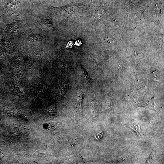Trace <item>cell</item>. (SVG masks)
Wrapping results in <instances>:
<instances>
[{"mask_svg": "<svg viewBox=\"0 0 164 164\" xmlns=\"http://www.w3.org/2000/svg\"><path fill=\"white\" fill-rule=\"evenodd\" d=\"M75 43V44L77 46H80L81 44V42L79 40H77L76 41Z\"/></svg>", "mask_w": 164, "mask_h": 164, "instance_id": "277c9868", "label": "cell"}, {"mask_svg": "<svg viewBox=\"0 0 164 164\" xmlns=\"http://www.w3.org/2000/svg\"><path fill=\"white\" fill-rule=\"evenodd\" d=\"M84 98V93L80 92L77 93L76 97V102L78 105L80 106L82 105Z\"/></svg>", "mask_w": 164, "mask_h": 164, "instance_id": "7a4b0ae2", "label": "cell"}, {"mask_svg": "<svg viewBox=\"0 0 164 164\" xmlns=\"http://www.w3.org/2000/svg\"><path fill=\"white\" fill-rule=\"evenodd\" d=\"M80 71L82 78L84 82L88 84H91L92 82V79L90 77L87 72L81 65Z\"/></svg>", "mask_w": 164, "mask_h": 164, "instance_id": "6da1fadb", "label": "cell"}, {"mask_svg": "<svg viewBox=\"0 0 164 164\" xmlns=\"http://www.w3.org/2000/svg\"><path fill=\"white\" fill-rule=\"evenodd\" d=\"M48 124L50 126L49 127V128H50V129L52 130L55 129V128H56L58 125V124L53 122H50L48 123Z\"/></svg>", "mask_w": 164, "mask_h": 164, "instance_id": "3957f363", "label": "cell"}]
</instances>
